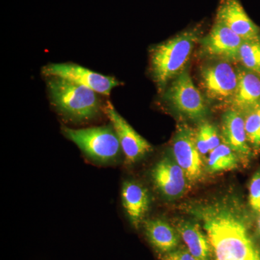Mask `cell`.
<instances>
[{"instance_id":"cell-2","label":"cell","mask_w":260,"mask_h":260,"mask_svg":"<svg viewBox=\"0 0 260 260\" xmlns=\"http://www.w3.org/2000/svg\"><path fill=\"white\" fill-rule=\"evenodd\" d=\"M47 88L51 105L67 120L87 123L104 113L101 94L92 89L58 77H47Z\"/></svg>"},{"instance_id":"cell-14","label":"cell","mask_w":260,"mask_h":260,"mask_svg":"<svg viewBox=\"0 0 260 260\" xmlns=\"http://www.w3.org/2000/svg\"><path fill=\"white\" fill-rule=\"evenodd\" d=\"M237 70V88L229 104L231 109L244 113L260 104V75L242 66Z\"/></svg>"},{"instance_id":"cell-4","label":"cell","mask_w":260,"mask_h":260,"mask_svg":"<svg viewBox=\"0 0 260 260\" xmlns=\"http://www.w3.org/2000/svg\"><path fill=\"white\" fill-rule=\"evenodd\" d=\"M63 134L88 158L99 162L114 161L120 155L119 138L112 125L72 129L63 126Z\"/></svg>"},{"instance_id":"cell-12","label":"cell","mask_w":260,"mask_h":260,"mask_svg":"<svg viewBox=\"0 0 260 260\" xmlns=\"http://www.w3.org/2000/svg\"><path fill=\"white\" fill-rule=\"evenodd\" d=\"M220 135L223 143L235 152L241 162L247 165L254 154L248 142L243 113L233 109L224 113Z\"/></svg>"},{"instance_id":"cell-7","label":"cell","mask_w":260,"mask_h":260,"mask_svg":"<svg viewBox=\"0 0 260 260\" xmlns=\"http://www.w3.org/2000/svg\"><path fill=\"white\" fill-rule=\"evenodd\" d=\"M42 73L45 77H58L87 87L105 96H109L113 89L120 85L114 77L95 73L75 63L49 64L44 67Z\"/></svg>"},{"instance_id":"cell-1","label":"cell","mask_w":260,"mask_h":260,"mask_svg":"<svg viewBox=\"0 0 260 260\" xmlns=\"http://www.w3.org/2000/svg\"><path fill=\"white\" fill-rule=\"evenodd\" d=\"M183 208L203 227L213 260H260V244L253 234L250 217L237 198L193 202Z\"/></svg>"},{"instance_id":"cell-21","label":"cell","mask_w":260,"mask_h":260,"mask_svg":"<svg viewBox=\"0 0 260 260\" xmlns=\"http://www.w3.org/2000/svg\"><path fill=\"white\" fill-rule=\"evenodd\" d=\"M248 142L254 155L260 151V104L243 113Z\"/></svg>"},{"instance_id":"cell-18","label":"cell","mask_w":260,"mask_h":260,"mask_svg":"<svg viewBox=\"0 0 260 260\" xmlns=\"http://www.w3.org/2000/svg\"><path fill=\"white\" fill-rule=\"evenodd\" d=\"M240 162L235 152L222 143L208 154L205 169L210 174L228 172L237 169Z\"/></svg>"},{"instance_id":"cell-6","label":"cell","mask_w":260,"mask_h":260,"mask_svg":"<svg viewBox=\"0 0 260 260\" xmlns=\"http://www.w3.org/2000/svg\"><path fill=\"white\" fill-rule=\"evenodd\" d=\"M233 64L215 60L202 67L201 85L208 100L228 104L232 100L239 81L237 68Z\"/></svg>"},{"instance_id":"cell-19","label":"cell","mask_w":260,"mask_h":260,"mask_svg":"<svg viewBox=\"0 0 260 260\" xmlns=\"http://www.w3.org/2000/svg\"><path fill=\"white\" fill-rule=\"evenodd\" d=\"M221 135L216 126L207 121H201L195 130L197 148L202 156L208 155L221 144Z\"/></svg>"},{"instance_id":"cell-11","label":"cell","mask_w":260,"mask_h":260,"mask_svg":"<svg viewBox=\"0 0 260 260\" xmlns=\"http://www.w3.org/2000/svg\"><path fill=\"white\" fill-rule=\"evenodd\" d=\"M155 188L168 200H176L184 196L189 181L185 173L173 157L165 156L159 160L151 172Z\"/></svg>"},{"instance_id":"cell-24","label":"cell","mask_w":260,"mask_h":260,"mask_svg":"<svg viewBox=\"0 0 260 260\" xmlns=\"http://www.w3.org/2000/svg\"><path fill=\"white\" fill-rule=\"evenodd\" d=\"M255 232L256 235L260 238V212L255 215Z\"/></svg>"},{"instance_id":"cell-22","label":"cell","mask_w":260,"mask_h":260,"mask_svg":"<svg viewBox=\"0 0 260 260\" xmlns=\"http://www.w3.org/2000/svg\"><path fill=\"white\" fill-rule=\"evenodd\" d=\"M249 205L254 216L260 212V169L254 173L249 185Z\"/></svg>"},{"instance_id":"cell-13","label":"cell","mask_w":260,"mask_h":260,"mask_svg":"<svg viewBox=\"0 0 260 260\" xmlns=\"http://www.w3.org/2000/svg\"><path fill=\"white\" fill-rule=\"evenodd\" d=\"M215 21L223 24L243 40L260 37V28L244 10L239 0H220Z\"/></svg>"},{"instance_id":"cell-20","label":"cell","mask_w":260,"mask_h":260,"mask_svg":"<svg viewBox=\"0 0 260 260\" xmlns=\"http://www.w3.org/2000/svg\"><path fill=\"white\" fill-rule=\"evenodd\" d=\"M239 63L260 75V37L243 42L239 49Z\"/></svg>"},{"instance_id":"cell-9","label":"cell","mask_w":260,"mask_h":260,"mask_svg":"<svg viewBox=\"0 0 260 260\" xmlns=\"http://www.w3.org/2000/svg\"><path fill=\"white\" fill-rule=\"evenodd\" d=\"M244 40L223 24L215 21L209 32L199 43L203 55L217 61L239 62V53Z\"/></svg>"},{"instance_id":"cell-15","label":"cell","mask_w":260,"mask_h":260,"mask_svg":"<svg viewBox=\"0 0 260 260\" xmlns=\"http://www.w3.org/2000/svg\"><path fill=\"white\" fill-rule=\"evenodd\" d=\"M122 204L132 225L138 229L150 208L148 191L139 183L125 181L121 189Z\"/></svg>"},{"instance_id":"cell-10","label":"cell","mask_w":260,"mask_h":260,"mask_svg":"<svg viewBox=\"0 0 260 260\" xmlns=\"http://www.w3.org/2000/svg\"><path fill=\"white\" fill-rule=\"evenodd\" d=\"M104 114L107 115L114 128L119 143L121 150L125 156L127 164H134L143 158L145 155L153 150L151 145L138 133L116 112L114 105L107 101L104 107Z\"/></svg>"},{"instance_id":"cell-16","label":"cell","mask_w":260,"mask_h":260,"mask_svg":"<svg viewBox=\"0 0 260 260\" xmlns=\"http://www.w3.org/2000/svg\"><path fill=\"white\" fill-rule=\"evenodd\" d=\"M177 230L191 255L198 260H213L209 240L199 223L181 220L177 225Z\"/></svg>"},{"instance_id":"cell-5","label":"cell","mask_w":260,"mask_h":260,"mask_svg":"<svg viewBox=\"0 0 260 260\" xmlns=\"http://www.w3.org/2000/svg\"><path fill=\"white\" fill-rule=\"evenodd\" d=\"M162 98L173 109L191 120L203 121L209 112L203 94L186 70L173 80Z\"/></svg>"},{"instance_id":"cell-23","label":"cell","mask_w":260,"mask_h":260,"mask_svg":"<svg viewBox=\"0 0 260 260\" xmlns=\"http://www.w3.org/2000/svg\"><path fill=\"white\" fill-rule=\"evenodd\" d=\"M161 260H198L191 255L186 248L181 247L179 249L162 254Z\"/></svg>"},{"instance_id":"cell-3","label":"cell","mask_w":260,"mask_h":260,"mask_svg":"<svg viewBox=\"0 0 260 260\" xmlns=\"http://www.w3.org/2000/svg\"><path fill=\"white\" fill-rule=\"evenodd\" d=\"M199 28L188 29L150 48V71L159 93L164 90L171 80L186 70L193 49L200 37Z\"/></svg>"},{"instance_id":"cell-8","label":"cell","mask_w":260,"mask_h":260,"mask_svg":"<svg viewBox=\"0 0 260 260\" xmlns=\"http://www.w3.org/2000/svg\"><path fill=\"white\" fill-rule=\"evenodd\" d=\"M172 155L185 173L189 183L199 181L203 175L202 155L197 148L195 130L183 124L178 128L172 142Z\"/></svg>"},{"instance_id":"cell-17","label":"cell","mask_w":260,"mask_h":260,"mask_svg":"<svg viewBox=\"0 0 260 260\" xmlns=\"http://www.w3.org/2000/svg\"><path fill=\"white\" fill-rule=\"evenodd\" d=\"M144 228L149 242L156 250L167 254L177 249L180 236L166 220L150 219L145 221Z\"/></svg>"}]
</instances>
